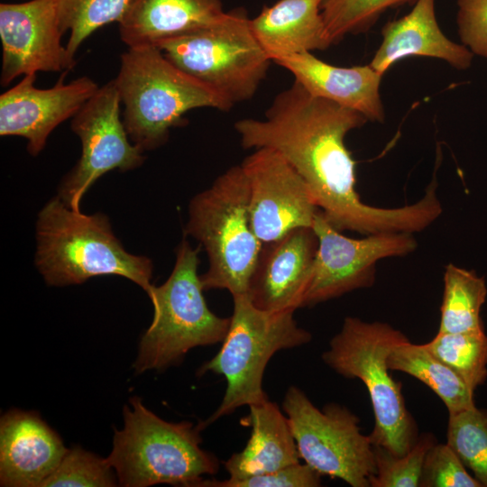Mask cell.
<instances>
[{
	"instance_id": "10",
	"label": "cell",
	"mask_w": 487,
	"mask_h": 487,
	"mask_svg": "<svg viewBox=\"0 0 487 487\" xmlns=\"http://www.w3.org/2000/svg\"><path fill=\"white\" fill-rule=\"evenodd\" d=\"M282 410L305 464L352 487H370L375 473L373 445L355 414L336 403L319 409L296 386L286 391Z\"/></svg>"
},
{
	"instance_id": "22",
	"label": "cell",
	"mask_w": 487,
	"mask_h": 487,
	"mask_svg": "<svg viewBox=\"0 0 487 487\" xmlns=\"http://www.w3.org/2000/svg\"><path fill=\"white\" fill-rule=\"evenodd\" d=\"M241 424L251 427L244 448L233 454L225 469L231 479L273 472L300 462L289 423L279 406L269 400L249 406Z\"/></svg>"
},
{
	"instance_id": "15",
	"label": "cell",
	"mask_w": 487,
	"mask_h": 487,
	"mask_svg": "<svg viewBox=\"0 0 487 487\" xmlns=\"http://www.w3.org/2000/svg\"><path fill=\"white\" fill-rule=\"evenodd\" d=\"M65 73L49 88L36 87V74H31L5 91L0 96V135L25 138L29 153L38 155L51 132L72 118L99 87L87 76L65 83Z\"/></svg>"
},
{
	"instance_id": "29",
	"label": "cell",
	"mask_w": 487,
	"mask_h": 487,
	"mask_svg": "<svg viewBox=\"0 0 487 487\" xmlns=\"http://www.w3.org/2000/svg\"><path fill=\"white\" fill-rule=\"evenodd\" d=\"M436 444L432 434L418 436L412 448L403 455H395L382 446H373L375 473L370 487H419L424 460Z\"/></svg>"
},
{
	"instance_id": "3",
	"label": "cell",
	"mask_w": 487,
	"mask_h": 487,
	"mask_svg": "<svg viewBox=\"0 0 487 487\" xmlns=\"http://www.w3.org/2000/svg\"><path fill=\"white\" fill-rule=\"evenodd\" d=\"M114 79L124 127L132 142L142 152L162 146L170 131L184 124L188 111L203 107L228 111L233 106L154 46L128 48L120 57Z\"/></svg>"
},
{
	"instance_id": "14",
	"label": "cell",
	"mask_w": 487,
	"mask_h": 487,
	"mask_svg": "<svg viewBox=\"0 0 487 487\" xmlns=\"http://www.w3.org/2000/svg\"><path fill=\"white\" fill-rule=\"evenodd\" d=\"M55 0L0 4V83L37 72H67L77 61L61 44Z\"/></svg>"
},
{
	"instance_id": "33",
	"label": "cell",
	"mask_w": 487,
	"mask_h": 487,
	"mask_svg": "<svg viewBox=\"0 0 487 487\" xmlns=\"http://www.w3.org/2000/svg\"><path fill=\"white\" fill-rule=\"evenodd\" d=\"M458 34L473 54L487 58V0H458Z\"/></svg>"
},
{
	"instance_id": "11",
	"label": "cell",
	"mask_w": 487,
	"mask_h": 487,
	"mask_svg": "<svg viewBox=\"0 0 487 487\" xmlns=\"http://www.w3.org/2000/svg\"><path fill=\"white\" fill-rule=\"evenodd\" d=\"M121 106L112 79L99 87L72 117L71 129L80 140L81 155L63 179L58 196L74 210H80L84 194L101 176L114 170H134L144 161L143 152L128 136Z\"/></svg>"
},
{
	"instance_id": "20",
	"label": "cell",
	"mask_w": 487,
	"mask_h": 487,
	"mask_svg": "<svg viewBox=\"0 0 487 487\" xmlns=\"http://www.w3.org/2000/svg\"><path fill=\"white\" fill-rule=\"evenodd\" d=\"M225 13L222 0H131L119 35L128 48L158 47L215 25Z\"/></svg>"
},
{
	"instance_id": "28",
	"label": "cell",
	"mask_w": 487,
	"mask_h": 487,
	"mask_svg": "<svg viewBox=\"0 0 487 487\" xmlns=\"http://www.w3.org/2000/svg\"><path fill=\"white\" fill-rule=\"evenodd\" d=\"M416 0H325L322 15L334 43L347 34L369 30L381 14Z\"/></svg>"
},
{
	"instance_id": "2",
	"label": "cell",
	"mask_w": 487,
	"mask_h": 487,
	"mask_svg": "<svg viewBox=\"0 0 487 487\" xmlns=\"http://www.w3.org/2000/svg\"><path fill=\"white\" fill-rule=\"evenodd\" d=\"M36 238L35 264L48 285L116 275L136 283L147 295L152 288V261L128 253L104 214H81L57 196L39 213Z\"/></svg>"
},
{
	"instance_id": "13",
	"label": "cell",
	"mask_w": 487,
	"mask_h": 487,
	"mask_svg": "<svg viewBox=\"0 0 487 487\" xmlns=\"http://www.w3.org/2000/svg\"><path fill=\"white\" fill-rule=\"evenodd\" d=\"M249 184L253 230L264 244L299 227H312L319 210L303 178L276 151L255 149L241 163Z\"/></svg>"
},
{
	"instance_id": "12",
	"label": "cell",
	"mask_w": 487,
	"mask_h": 487,
	"mask_svg": "<svg viewBox=\"0 0 487 487\" xmlns=\"http://www.w3.org/2000/svg\"><path fill=\"white\" fill-rule=\"evenodd\" d=\"M312 228L318 246L302 308L372 287L375 281L376 263L380 260L405 256L418 246L413 234L404 232L349 238L332 226L320 209Z\"/></svg>"
},
{
	"instance_id": "1",
	"label": "cell",
	"mask_w": 487,
	"mask_h": 487,
	"mask_svg": "<svg viewBox=\"0 0 487 487\" xmlns=\"http://www.w3.org/2000/svg\"><path fill=\"white\" fill-rule=\"evenodd\" d=\"M367 121L354 110L309 94L294 80L274 97L263 119H241L234 129L244 149L278 152L303 178L324 217L338 231L368 235L426 229L442 213L434 180L421 199L400 207H372L360 198L355 161L345 138Z\"/></svg>"
},
{
	"instance_id": "27",
	"label": "cell",
	"mask_w": 487,
	"mask_h": 487,
	"mask_svg": "<svg viewBox=\"0 0 487 487\" xmlns=\"http://www.w3.org/2000/svg\"><path fill=\"white\" fill-rule=\"evenodd\" d=\"M446 444L482 487H487V411L475 407L449 415Z\"/></svg>"
},
{
	"instance_id": "4",
	"label": "cell",
	"mask_w": 487,
	"mask_h": 487,
	"mask_svg": "<svg viewBox=\"0 0 487 487\" xmlns=\"http://www.w3.org/2000/svg\"><path fill=\"white\" fill-rule=\"evenodd\" d=\"M124 408V427L115 430L107 460L124 487L155 484L198 487L215 475L219 463L201 447V429L189 421L168 422L139 397Z\"/></svg>"
},
{
	"instance_id": "21",
	"label": "cell",
	"mask_w": 487,
	"mask_h": 487,
	"mask_svg": "<svg viewBox=\"0 0 487 487\" xmlns=\"http://www.w3.org/2000/svg\"><path fill=\"white\" fill-rule=\"evenodd\" d=\"M325 0H278L250 19L251 29L271 62L293 54L326 50L333 42L323 15Z\"/></svg>"
},
{
	"instance_id": "16",
	"label": "cell",
	"mask_w": 487,
	"mask_h": 487,
	"mask_svg": "<svg viewBox=\"0 0 487 487\" xmlns=\"http://www.w3.org/2000/svg\"><path fill=\"white\" fill-rule=\"evenodd\" d=\"M317 246L312 227H299L264 243L249 283L252 303L275 312L302 308Z\"/></svg>"
},
{
	"instance_id": "30",
	"label": "cell",
	"mask_w": 487,
	"mask_h": 487,
	"mask_svg": "<svg viewBox=\"0 0 487 487\" xmlns=\"http://www.w3.org/2000/svg\"><path fill=\"white\" fill-rule=\"evenodd\" d=\"M116 480V473L107 458L74 446L67 450L59 466L42 487H111L117 485Z\"/></svg>"
},
{
	"instance_id": "25",
	"label": "cell",
	"mask_w": 487,
	"mask_h": 487,
	"mask_svg": "<svg viewBox=\"0 0 487 487\" xmlns=\"http://www.w3.org/2000/svg\"><path fill=\"white\" fill-rule=\"evenodd\" d=\"M474 391L487 379V335L482 331L438 333L424 345Z\"/></svg>"
},
{
	"instance_id": "7",
	"label": "cell",
	"mask_w": 487,
	"mask_h": 487,
	"mask_svg": "<svg viewBox=\"0 0 487 487\" xmlns=\"http://www.w3.org/2000/svg\"><path fill=\"white\" fill-rule=\"evenodd\" d=\"M408 340L401 331L387 323L346 317L322 354L323 362L336 373L363 382L374 415L373 429L369 435L372 443L395 455H406L418 438L401 392L402 385L390 375L387 364L391 352Z\"/></svg>"
},
{
	"instance_id": "23",
	"label": "cell",
	"mask_w": 487,
	"mask_h": 487,
	"mask_svg": "<svg viewBox=\"0 0 487 487\" xmlns=\"http://www.w3.org/2000/svg\"><path fill=\"white\" fill-rule=\"evenodd\" d=\"M387 364L390 370L408 373L429 387L444 402L449 415L476 407L474 392L424 345L409 340L400 344L391 352Z\"/></svg>"
},
{
	"instance_id": "18",
	"label": "cell",
	"mask_w": 487,
	"mask_h": 487,
	"mask_svg": "<svg viewBox=\"0 0 487 487\" xmlns=\"http://www.w3.org/2000/svg\"><path fill=\"white\" fill-rule=\"evenodd\" d=\"M289 70L309 94L354 110L368 121L383 122L384 107L380 95L382 75L370 64L338 67L311 52L285 56L273 60Z\"/></svg>"
},
{
	"instance_id": "17",
	"label": "cell",
	"mask_w": 487,
	"mask_h": 487,
	"mask_svg": "<svg viewBox=\"0 0 487 487\" xmlns=\"http://www.w3.org/2000/svg\"><path fill=\"white\" fill-rule=\"evenodd\" d=\"M67 450L37 412L9 410L0 421V485L42 487Z\"/></svg>"
},
{
	"instance_id": "5",
	"label": "cell",
	"mask_w": 487,
	"mask_h": 487,
	"mask_svg": "<svg viewBox=\"0 0 487 487\" xmlns=\"http://www.w3.org/2000/svg\"><path fill=\"white\" fill-rule=\"evenodd\" d=\"M249 195L240 164L226 170L189 202L185 234L207 253L208 268L200 275L204 290L226 289L232 297L248 293L263 244L252 227Z\"/></svg>"
},
{
	"instance_id": "31",
	"label": "cell",
	"mask_w": 487,
	"mask_h": 487,
	"mask_svg": "<svg viewBox=\"0 0 487 487\" xmlns=\"http://www.w3.org/2000/svg\"><path fill=\"white\" fill-rule=\"evenodd\" d=\"M419 487H482L466 471L455 452L447 444H435L427 451Z\"/></svg>"
},
{
	"instance_id": "9",
	"label": "cell",
	"mask_w": 487,
	"mask_h": 487,
	"mask_svg": "<svg viewBox=\"0 0 487 487\" xmlns=\"http://www.w3.org/2000/svg\"><path fill=\"white\" fill-rule=\"evenodd\" d=\"M158 48L175 66L233 106L255 95L271 62L243 8L226 12L215 25L168 40Z\"/></svg>"
},
{
	"instance_id": "26",
	"label": "cell",
	"mask_w": 487,
	"mask_h": 487,
	"mask_svg": "<svg viewBox=\"0 0 487 487\" xmlns=\"http://www.w3.org/2000/svg\"><path fill=\"white\" fill-rule=\"evenodd\" d=\"M63 33L69 32L66 48L75 58L81 44L96 30L120 22L131 0H55Z\"/></svg>"
},
{
	"instance_id": "6",
	"label": "cell",
	"mask_w": 487,
	"mask_h": 487,
	"mask_svg": "<svg viewBox=\"0 0 487 487\" xmlns=\"http://www.w3.org/2000/svg\"><path fill=\"white\" fill-rule=\"evenodd\" d=\"M233 301L230 326L222 345L197 373L212 372L226 381L218 408L198 424L201 430L243 406L269 400L262 381L271 357L280 350L299 347L311 340V334L298 325L295 311L260 309L247 294L233 296Z\"/></svg>"
},
{
	"instance_id": "8",
	"label": "cell",
	"mask_w": 487,
	"mask_h": 487,
	"mask_svg": "<svg viewBox=\"0 0 487 487\" xmlns=\"http://www.w3.org/2000/svg\"><path fill=\"white\" fill-rule=\"evenodd\" d=\"M200 250L184 238L170 275L149 292L153 317L140 341L136 374L178 365L192 348L222 343L225 337L230 317L216 315L207 304L198 273Z\"/></svg>"
},
{
	"instance_id": "19",
	"label": "cell",
	"mask_w": 487,
	"mask_h": 487,
	"mask_svg": "<svg viewBox=\"0 0 487 487\" xmlns=\"http://www.w3.org/2000/svg\"><path fill=\"white\" fill-rule=\"evenodd\" d=\"M435 2L416 0L409 14L383 26L372 68L383 76L393 64L412 56L439 59L456 69L470 68L473 54L444 34L436 21Z\"/></svg>"
},
{
	"instance_id": "24",
	"label": "cell",
	"mask_w": 487,
	"mask_h": 487,
	"mask_svg": "<svg viewBox=\"0 0 487 487\" xmlns=\"http://www.w3.org/2000/svg\"><path fill=\"white\" fill-rule=\"evenodd\" d=\"M487 288L475 272L448 264L444 273V293L438 333L482 331L480 312Z\"/></svg>"
},
{
	"instance_id": "32",
	"label": "cell",
	"mask_w": 487,
	"mask_h": 487,
	"mask_svg": "<svg viewBox=\"0 0 487 487\" xmlns=\"http://www.w3.org/2000/svg\"><path fill=\"white\" fill-rule=\"evenodd\" d=\"M321 474L305 463L241 479H203L198 487H317Z\"/></svg>"
}]
</instances>
